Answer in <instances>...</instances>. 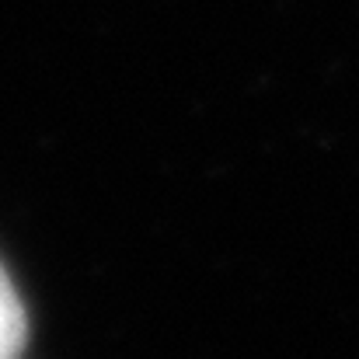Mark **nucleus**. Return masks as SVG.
<instances>
[{
  "label": "nucleus",
  "instance_id": "obj_1",
  "mask_svg": "<svg viewBox=\"0 0 359 359\" xmlns=\"http://www.w3.org/2000/svg\"><path fill=\"white\" fill-rule=\"evenodd\" d=\"M28 342V314L7 269L0 265V359H21Z\"/></svg>",
  "mask_w": 359,
  "mask_h": 359
}]
</instances>
